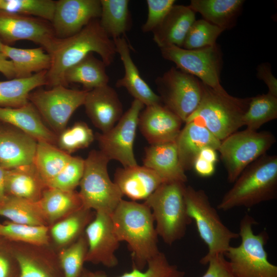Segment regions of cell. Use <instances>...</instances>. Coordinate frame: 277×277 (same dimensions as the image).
<instances>
[{
  "mask_svg": "<svg viewBox=\"0 0 277 277\" xmlns=\"http://www.w3.org/2000/svg\"><path fill=\"white\" fill-rule=\"evenodd\" d=\"M87 92L57 85L49 90L31 92L29 101L47 125L57 135L66 128L74 111L84 105Z\"/></svg>",
  "mask_w": 277,
  "mask_h": 277,
  "instance_id": "8fae6325",
  "label": "cell"
},
{
  "mask_svg": "<svg viewBox=\"0 0 277 277\" xmlns=\"http://www.w3.org/2000/svg\"><path fill=\"white\" fill-rule=\"evenodd\" d=\"M128 0H101L100 24L112 39L122 37L131 27Z\"/></svg>",
  "mask_w": 277,
  "mask_h": 277,
  "instance_id": "1f68e13d",
  "label": "cell"
},
{
  "mask_svg": "<svg viewBox=\"0 0 277 277\" xmlns=\"http://www.w3.org/2000/svg\"><path fill=\"white\" fill-rule=\"evenodd\" d=\"M185 124L175 141L179 161L185 171L193 167L203 148L210 147L217 151L221 142L202 124L196 122Z\"/></svg>",
  "mask_w": 277,
  "mask_h": 277,
  "instance_id": "7402d4cb",
  "label": "cell"
},
{
  "mask_svg": "<svg viewBox=\"0 0 277 277\" xmlns=\"http://www.w3.org/2000/svg\"><path fill=\"white\" fill-rule=\"evenodd\" d=\"M207 264H208V268L201 277H235L223 254L210 258L207 261Z\"/></svg>",
  "mask_w": 277,
  "mask_h": 277,
  "instance_id": "bcb514c9",
  "label": "cell"
},
{
  "mask_svg": "<svg viewBox=\"0 0 277 277\" xmlns=\"http://www.w3.org/2000/svg\"><path fill=\"white\" fill-rule=\"evenodd\" d=\"M46 74L43 71L28 77L0 81V107L17 108L27 104L32 91L46 85Z\"/></svg>",
  "mask_w": 277,
  "mask_h": 277,
  "instance_id": "4dcf8cb0",
  "label": "cell"
},
{
  "mask_svg": "<svg viewBox=\"0 0 277 277\" xmlns=\"http://www.w3.org/2000/svg\"><path fill=\"white\" fill-rule=\"evenodd\" d=\"M37 142L15 127L0 128V167L9 170L33 164Z\"/></svg>",
  "mask_w": 277,
  "mask_h": 277,
  "instance_id": "d6986e66",
  "label": "cell"
},
{
  "mask_svg": "<svg viewBox=\"0 0 277 277\" xmlns=\"http://www.w3.org/2000/svg\"><path fill=\"white\" fill-rule=\"evenodd\" d=\"M183 121L162 104L147 106L138 117V126L150 144L175 142Z\"/></svg>",
  "mask_w": 277,
  "mask_h": 277,
  "instance_id": "e0dca14e",
  "label": "cell"
},
{
  "mask_svg": "<svg viewBox=\"0 0 277 277\" xmlns=\"http://www.w3.org/2000/svg\"><path fill=\"white\" fill-rule=\"evenodd\" d=\"M101 13V0H59L55 1L52 27L57 38H66L98 18Z\"/></svg>",
  "mask_w": 277,
  "mask_h": 277,
  "instance_id": "2e32d148",
  "label": "cell"
},
{
  "mask_svg": "<svg viewBox=\"0 0 277 277\" xmlns=\"http://www.w3.org/2000/svg\"><path fill=\"white\" fill-rule=\"evenodd\" d=\"M113 40L125 70L124 76L117 80L116 86L126 88L134 100L140 101L146 106L162 104L160 96L141 77L131 58L129 46L125 37H120Z\"/></svg>",
  "mask_w": 277,
  "mask_h": 277,
  "instance_id": "44dd1931",
  "label": "cell"
},
{
  "mask_svg": "<svg viewBox=\"0 0 277 277\" xmlns=\"http://www.w3.org/2000/svg\"><path fill=\"white\" fill-rule=\"evenodd\" d=\"M0 277H12V267L7 258L0 253Z\"/></svg>",
  "mask_w": 277,
  "mask_h": 277,
  "instance_id": "f907efd6",
  "label": "cell"
},
{
  "mask_svg": "<svg viewBox=\"0 0 277 277\" xmlns=\"http://www.w3.org/2000/svg\"><path fill=\"white\" fill-rule=\"evenodd\" d=\"M144 166L166 182L185 183L187 178L179 159L175 142L150 145L145 150Z\"/></svg>",
  "mask_w": 277,
  "mask_h": 277,
  "instance_id": "d4e9b609",
  "label": "cell"
},
{
  "mask_svg": "<svg viewBox=\"0 0 277 277\" xmlns=\"http://www.w3.org/2000/svg\"><path fill=\"white\" fill-rule=\"evenodd\" d=\"M275 143L269 131L257 132L246 129L236 131L221 141L217 151L227 172V180L234 183L244 170L266 154Z\"/></svg>",
  "mask_w": 277,
  "mask_h": 277,
  "instance_id": "9c48e42d",
  "label": "cell"
},
{
  "mask_svg": "<svg viewBox=\"0 0 277 277\" xmlns=\"http://www.w3.org/2000/svg\"><path fill=\"white\" fill-rule=\"evenodd\" d=\"M175 2L174 0H147L148 16L142 26V31L152 32L164 18Z\"/></svg>",
  "mask_w": 277,
  "mask_h": 277,
  "instance_id": "f6af8a7d",
  "label": "cell"
},
{
  "mask_svg": "<svg viewBox=\"0 0 277 277\" xmlns=\"http://www.w3.org/2000/svg\"><path fill=\"white\" fill-rule=\"evenodd\" d=\"M195 13L188 6L174 5L152 31L153 40L160 48L170 45L182 47L195 19Z\"/></svg>",
  "mask_w": 277,
  "mask_h": 277,
  "instance_id": "cb8c5ba5",
  "label": "cell"
},
{
  "mask_svg": "<svg viewBox=\"0 0 277 277\" xmlns=\"http://www.w3.org/2000/svg\"><path fill=\"white\" fill-rule=\"evenodd\" d=\"M83 105L91 122L101 133L110 130L124 114L116 91L108 85L88 91Z\"/></svg>",
  "mask_w": 277,
  "mask_h": 277,
  "instance_id": "ac0fdd59",
  "label": "cell"
},
{
  "mask_svg": "<svg viewBox=\"0 0 277 277\" xmlns=\"http://www.w3.org/2000/svg\"><path fill=\"white\" fill-rule=\"evenodd\" d=\"M277 117V97L269 93L250 97L243 118V126L256 131L264 124Z\"/></svg>",
  "mask_w": 277,
  "mask_h": 277,
  "instance_id": "e575fe53",
  "label": "cell"
},
{
  "mask_svg": "<svg viewBox=\"0 0 277 277\" xmlns=\"http://www.w3.org/2000/svg\"><path fill=\"white\" fill-rule=\"evenodd\" d=\"M88 249L86 261L113 268L118 263L115 252L120 245L113 229L111 214L96 213L85 230Z\"/></svg>",
  "mask_w": 277,
  "mask_h": 277,
  "instance_id": "9a60e30c",
  "label": "cell"
},
{
  "mask_svg": "<svg viewBox=\"0 0 277 277\" xmlns=\"http://www.w3.org/2000/svg\"><path fill=\"white\" fill-rule=\"evenodd\" d=\"M88 246L85 236H81L76 242L60 253L59 260L64 277H81L84 271Z\"/></svg>",
  "mask_w": 277,
  "mask_h": 277,
  "instance_id": "b9f144b4",
  "label": "cell"
},
{
  "mask_svg": "<svg viewBox=\"0 0 277 277\" xmlns=\"http://www.w3.org/2000/svg\"><path fill=\"white\" fill-rule=\"evenodd\" d=\"M93 52L100 56L106 66L112 63L116 53L113 40L105 32L98 18L91 21L74 35L60 39L51 55L46 85L66 86L64 80L66 71Z\"/></svg>",
  "mask_w": 277,
  "mask_h": 277,
  "instance_id": "7a4b0ae2",
  "label": "cell"
},
{
  "mask_svg": "<svg viewBox=\"0 0 277 277\" xmlns=\"http://www.w3.org/2000/svg\"><path fill=\"white\" fill-rule=\"evenodd\" d=\"M0 121L13 126L38 142L55 145L57 135L47 125L30 102L17 108L0 107Z\"/></svg>",
  "mask_w": 277,
  "mask_h": 277,
  "instance_id": "603a6c76",
  "label": "cell"
},
{
  "mask_svg": "<svg viewBox=\"0 0 277 277\" xmlns=\"http://www.w3.org/2000/svg\"><path fill=\"white\" fill-rule=\"evenodd\" d=\"M84 170V159L71 156L62 171L47 184V187L74 191L79 186Z\"/></svg>",
  "mask_w": 277,
  "mask_h": 277,
  "instance_id": "7bdbcfd3",
  "label": "cell"
},
{
  "mask_svg": "<svg viewBox=\"0 0 277 277\" xmlns=\"http://www.w3.org/2000/svg\"><path fill=\"white\" fill-rule=\"evenodd\" d=\"M110 161L100 150L91 151L84 159L78 192L83 207L111 214L123 196L108 172Z\"/></svg>",
  "mask_w": 277,
  "mask_h": 277,
  "instance_id": "ba28073f",
  "label": "cell"
},
{
  "mask_svg": "<svg viewBox=\"0 0 277 277\" xmlns=\"http://www.w3.org/2000/svg\"><path fill=\"white\" fill-rule=\"evenodd\" d=\"M55 4L52 0H0V11L34 16L51 22Z\"/></svg>",
  "mask_w": 277,
  "mask_h": 277,
  "instance_id": "d590c367",
  "label": "cell"
},
{
  "mask_svg": "<svg viewBox=\"0 0 277 277\" xmlns=\"http://www.w3.org/2000/svg\"><path fill=\"white\" fill-rule=\"evenodd\" d=\"M276 196L277 156L265 154L244 170L217 208L222 211L249 208L274 200Z\"/></svg>",
  "mask_w": 277,
  "mask_h": 277,
  "instance_id": "3957f363",
  "label": "cell"
},
{
  "mask_svg": "<svg viewBox=\"0 0 277 277\" xmlns=\"http://www.w3.org/2000/svg\"><path fill=\"white\" fill-rule=\"evenodd\" d=\"M2 52L10 60L15 69V78H25L47 71L51 64V56L42 48L22 49L4 44Z\"/></svg>",
  "mask_w": 277,
  "mask_h": 277,
  "instance_id": "f1b7e54d",
  "label": "cell"
},
{
  "mask_svg": "<svg viewBox=\"0 0 277 277\" xmlns=\"http://www.w3.org/2000/svg\"><path fill=\"white\" fill-rule=\"evenodd\" d=\"M185 201L187 213L194 221L200 238L208 247V252L200 261L201 264L206 265L210 258L224 254L231 241L240 238L239 234L223 223L204 190L186 186Z\"/></svg>",
  "mask_w": 277,
  "mask_h": 277,
  "instance_id": "52a82bcc",
  "label": "cell"
},
{
  "mask_svg": "<svg viewBox=\"0 0 277 277\" xmlns=\"http://www.w3.org/2000/svg\"><path fill=\"white\" fill-rule=\"evenodd\" d=\"M94 138L92 129L86 123L79 121L57 134L56 144L60 149L71 155L79 149L89 147Z\"/></svg>",
  "mask_w": 277,
  "mask_h": 277,
  "instance_id": "8d00e7d4",
  "label": "cell"
},
{
  "mask_svg": "<svg viewBox=\"0 0 277 277\" xmlns=\"http://www.w3.org/2000/svg\"><path fill=\"white\" fill-rule=\"evenodd\" d=\"M160 50L162 57L173 62L178 69L198 77L202 83L212 88H223L220 81L222 55L216 44L195 49L170 45Z\"/></svg>",
  "mask_w": 277,
  "mask_h": 277,
  "instance_id": "7c38bea8",
  "label": "cell"
},
{
  "mask_svg": "<svg viewBox=\"0 0 277 277\" xmlns=\"http://www.w3.org/2000/svg\"><path fill=\"white\" fill-rule=\"evenodd\" d=\"M224 31L204 19L195 20L186 35L182 48L195 49L214 46Z\"/></svg>",
  "mask_w": 277,
  "mask_h": 277,
  "instance_id": "60d3db41",
  "label": "cell"
},
{
  "mask_svg": "<svg viewBox=\"0 0 277 277\" xmlns=\"http://www.w3.org/2000/svg\"><path fill=\"white\" fill-rule=\"evenodd\" d=\"M0 72L8 78H15L12 62L3 52H0Z\"/></svg>",
  "mask_w": 277,
  "mask_h": 277,
  "instance_id": "681fc988",
  "label": "cell"
},
{
  "mask_svg": "<svg viewBox=\"0 0 277 277\" xmlns=\"http://www.w3.org/2000/svg\"><path fill=\"white\" fill-rule=\"evenodd\" d=\"M193 168L198 175L208 177L214 173L215 164L197 156L193 163Z\"/></svg>",
  "mask_w": 277,
  "mask_h": 277,
  "instance_id": "c3c4849f",
  "label": "cell"
},
{
  "mask_svg": "<svg viewBox=\"0 0 277 277\" xmlns=\"http://www.w3.org/2000/svg\"><path fill=\"white\" fill-rule=\"evenodd\" d=\"M15 259L19 269L18 277H57L51 266L29 255L18 253Z\"/></svg>",
  "mask_w": 277,
  "mask_h": 277,
  "instance_id": "ee69618b",
  "label": "cell"
},
{
  "mask_svg": "<svg viewBox=\"0 0 277 277\" xmlns=\"http://www.w3.org/2000/svg\"><path fill=\"white\" fill-rule=\"evenodd\" d=\"M106 67L102 60L96 58L92 53H90L66 71L64 76L65 85L79 83L84 90L89 91L108 85L109 77Z\"/></svg>",
  "mask_w": 277,
  "mask_h": 277,
  "instance_id": "83f0119b",
  "label": "cell"
},
{
  "mask_svg": "<svg viewBox=\"0 0 277 277\" xmlns=\"http://www.w3.org/2000/svg\"><path fill=\"white\" fill-rule=\"evenodd\" d=\"M0 236L35 245L48 242V228L45 225L33 226L7 222L0 224Z\"/></svg>",
  "mask_w": 277,
  "mask_h": 277,
  "instance_id": "ab89813d",
  "label": "cell"
},
{
  "mask_svg": "<svg viewBox=\"0 0 277 277\" xmlns=\"http://www.w3.org/2000/svg\"><path fill=\"white\" fill-rule=\"evenodd\" d=\"M71 156L55 145L39 141L33 164L46 185L62 171Z\"/></svg>",
  "mask_w": 277,
  "mask_h": 277,
  "instance_id": "836d02e7",
  "label": "cell"
},
{
  "mask_svg": "<svg viewBox=\"0 0 277 277\" xmlns=\"http://www.w3.org/2000/svg\"><path fill=\"white\" fill-rule=\"evenodd\" d=\"M0 216L11 222L33 226L45 225L46 221L37 202L9 195L0 202Z\"/></svg>",
  "mask_w": 277,
  "mask_h": 277,
  "instance_id": "d6a6232c",
  "label": "cell"
},
{
  "mask_svg": "<svg viewBox=\"0 0 277 277\" xmlns=\"http://www.w3.org/2000/svg\"><path fill=\"white\" fill-rule=\"evenodd\" d=\"M216 151V150L212 148L205 147L200 151L198 156L215 164L217 161Z\"/></svg>",
  "mask_w": 277,
  "mask_h": 277,
  "instance_id": "816d5d0a",
  "label": "cell"
},
{
  "mask_svg": "<svg viewBox=\"0 0 277 277\" xmlns=\"http://www.w3.org/2000/svg\"><path fill=\"white\" fill-rule=\"evenodd\" d=\"M47 21L0 11V39L7 43L27 40L38 44L50 55L60 41Z\"/></svg>",
  "mask_w": 277,
  "mask_h": 277,
  "instance_id": "5bb4252c",
  "label": "cell"
},
{
  "mask_svg": "<svg viewBox=\"0 0 277 277\" xmlns=\"http://www.w3.org/2000/svg\"><path fill=\"white\" fill-rule=\"evenodd\" d=\"M6 172V170L0 167V202L7 195L5 190Z\"/></svg>",
  "mask_w": 277,
  "mask_h": 277,
  "instance_id": "f5cc1de1",
  "label": "cell"
},
{
  "mask_svg": "<svg viewBox=\"0 0 277 277\" xmlns=\"http://www.w3.org/2000/svg\"><path fill=\"white\" fill-rule=\"evenodd\" d=\"M254 219L246 214L240 224L239 246H230L224 253L235 277H277V266L270 263L265 249L269 236L265 231L254 234Z\"/></svg>",
  "mask_w": 277,
  "mask_h": 277,
  "instance_id": "8992f818",
  "label": "cell"
},
{
  "mask_svg": "<svg viewBox=\"0 0 277 277\" xmlns=\"http://www.w3.org/2000/svg\"><path fill=\"white\" fill-rule=\"evenodd\" d=\"M144 106L140 101L134 100L128 110L110 130L95 135L100 151L109 161L116 160L123 167L137 165L133 145L139 115Z\"/></svg>",
  "mask_w": 277,
  "mask_h": 277,
  "instance_id": "4fadbf2b",
  "label": "cell"
},
{
  "mask_svg": "<svg viewBox=\"0 0 277 277\" xmlns=\"http://www.w3.org/2000/svg\"><path fill=\"white\" fill-rule=\"evenodd\" d=\"M185 188L184 183L164 182L144 202L151 210L157 235L169 245L184 236L192 221L186 210Z\"/></svg>",
  "mask_w": 277,
  "mask_h": 277,
  "instance_id": "5b68a950",
  "label": "cell"
},
{
  "mask_svg": "<svg viewBox=\"0 0 277 277\" xmlns=\"http://www.w3.org/2000/svg\"><path fill=\"white\" fill-rule=\"evenodd\" d=\"M147 269L142 271L135 268L116 277H184L185 272L171 264L165 254L160 252L147 263ZM92 277H109L102 272H93Z\"/></svg>",
  "mask_w": 277,
  "mask_h": 277,
  "instance_id": "f35d334b",
  "label": "cell"
},
{
  "mask_svg": "<svg viewBox=\"0 0 277 277\" xmlns=\"http://www.w3.org/2000/svg\"><path fill=\"white\" fill-rule=\"evenodd\" d=\"M202 83L200 104L185 123L197 122L222 141L244 126L243 118L250 97L233 96L223 87L216 89Z\"/></svg>",
  "mask_w": 277,
  "mask_h": 277,
  "instance_id": "277c9868",
  "label": "cell"
},
{
  "mask_svg": "<svg viewBox=\"0 0 277 277\" xmlns=\"http://www.w3.org/2000/svg\"><path fill=\"white\" fill-rule=\"evenodd\" d=\"M37 203L45 220L50 222L83 208L78 192L47 187Z\"/></svg>",
  "mask_w": 277,
  "mask_h": 277,
  "instance_id": "f546056e",
  "label": "cell"
},
{
  "mask_svg": "<svg viewBox=\"0 0 277 277\" xmlns=\"http://www.w3.org/2000/svg\"><path fill=\"white\" fill-rule=\"evenodd\" d=\"M155 82L162 104L185 122L200 104L202 82L174 67L158 76Z\"/></svg>",
  "mask_w": 277,
  "mask_h": 277,
  "instance_id": "30bf717a",
  "label": "cell"
},
{
  "mask_svg": "<svg viewBox=\"0 0 277 277\" xmlns=\"http://www.w3.org/2000/svg\"><path fill=\"white\" fill-rule=\"evenodd\" d=\"M257 77L264 81L268 88V93L277 97V80L272 74L268 63H263L256 68Z\"/></svg>",
  "mask_w": 277,
  "mask_h": 277,
  "instance_id": "7dc6e473",
  "label": "cell"
},
{
  "mask_svg": "<svg viewBox=\"0 0 277 277\" xmlns=\"http://www.w3.org/2000/svg\"><path fill=\"white\" fill-rule=\"evenodd\" d=\"M111 216L118 240L126 242L131 252L132 268L142 270L160 252L151 209L144 203L122 199Z\"/></svg>",
  "mask_w": 277,
  "mask_h": 277,
  "instance_id": "6da1fadb",
  "label": "cell"
},
{
  "mask_svg": "<svg viewBox=\"0 0 277 277\" xmlns=\"http://www.w3.org/2000/svg\"><path fill=\"white\" fill-rule=\"evenodd\" d=\"M93 272L84 270L81 277H92Z\"/></svg>",
  "mask_w": 277,
  "mask_h": 277,
  "instance_id": "db71d44e",
  "label": "cell"
},
{
  "mask_svg": "<svg viewBox=\"0 0 277 277\" xmlns=\"http://www.w3.org/2000/svg\"><path fill=\"white\" fill-rule=\"evenodd\" d=\"M46 187L33 164L6 170L7 195L37 202Z\"/></svg>",
  "mask_w": 277,
  "mask_h": 277,
  "instance_id": "484cf974",
  "label": "cell"
},
{
  "mask_svg": "<svg viewBox=\"0 0 277 277\" xmlns=\"http://www.w3.org/2000/svg\"><path fill=\"white\" fill-rule=\"evenodd\" d=\"M90 211L83 207L55 224L51 229L55 242L58 244H65L77 237L91 221Z\"/></svg>",
  "mask_w": 277,
  "mask_h": 277,
  "instance_id": "74e56055",
  "label": "cell"
},
{
  "mask_svg": "<svg viewBox=\"0 0 277 277\" xmlns=\"http://www.w3.org/2000/svg\"><path fill=\"white\" fill-rule=\"evenodd\" d=\"M114 179L123 195L135 202L145 201L165 182L155 171L138 165L117 169Z\"/></svg>",
  "mask_w": 277,
  "mask_h": 277,
  "instance_id": "ffe728a7",
  "label": "cell"
},
{
  "mask_svg": "<svg viewBox=\"0 0 277 277\" xmlns=\"http://www.w3.org/2000/svg\"><path fill=\"white\" fill-rule=\"evenodd\" d=\"M242 0H192L188 6L204 19L224 30L234 25L242 9Z\"/></svg>",
  "mask_w": 277,
  "mask_h": 277,
  "instance_id": "4316f807",
  "label": "cell"
},
{
  "mask_svg": "<svg viewBox=\"0 0 277 277\" xmlns=\"http://www.w3.org/2000/svg\"><path fill=\"white\" fill-rule=\"evenodd\" d=\"M4 44H5V43H3V42L0 39V52H2V48H3V46Z\"/></svg>",
  "mask_w": 277,
  "mask_h": 277,
  "instance_id": "11a10c76",
  "label": "cell"
}]
</instances>
